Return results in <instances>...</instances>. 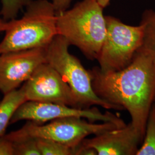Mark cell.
<instances>
[{
    "mask_svg": "<svg viewBox=\"0 0 155 155\" xmlns=\"http://www.w3.org/2000/svg\"><path fill=\"white\" fill-rule=\"evenodd\" d=\"M94 92L101 99L127 110L131 123L144 137L155 95V64L148 54L139 50L130 64L121 70H89Z\"/></svg>",
    "mask_w": 155,
    "mask_h": 155,
    "instance_id": "obj_1",
    "label": "cell"
},
{
    "mask_svg": "<svg viewBox=\"0 0 155 155\" xmlns=\"http://www.w3.org/2000/svg\"><path fill=\"white\" fill-rule=\"evenodd\" d=\"M104 9L96 0H83L57 15L58 35L92 61L97 59L106 35Z\"/></svg>",
    "mask_w": 155,
    "mask_h": 155,
    "instance_id": "obj_2",
    "label": "cell"
},
{
    "mask_svg": "<svg viewBox=\"0 0 155 155\" xmlns=\"http://www.w3.org/2000/svg\"><path fill=\"white\" fill-rule=\"evenodd\" d=\"M25 8L21 18L11 20L0 42V54L45 48L58 35V14L52 2L33 0Z\"/></svg>",
    "mask_w": 155,
    "mask_h": 155,
    "instance_id": "obj_3",
    "label": "cell"
},
{
    "mask_svg": "<svg viewBox=\"0 0 155 155\" xmlns=\"http://www.w3.org/2000/svg\"><path fill=\"white\" fill-rule=\"evenodd\" d=\"M70 43L58 35L47 47V63L61 75L75 94L81 108L100 106L107 110H122V107L101 99L92 86L91 77L77 57L68 51Z\"/></svg>",
    "mask_w": 155,
    "mask_h": 155,
    "instance_id": "obj_4",
    "label": "cell"
},
{
    "mask_svg": "<svg viewBox=\"0 0 155 155\" xmlns=\"http://www.w3.org/2000/svg\"><path fill=\"white\" fill-rule=\"evenodd\" d=\"M105 18L106 35L97 61L102 72L117 71L130 64L141 47L144 27L129 25L113 16Z\"/></svg>",
    "mask_w": 155,
    "mask_h": 155,
    "instance_id": "obj_5",
    "label": "cell"
},
{
    "mask_svg": "<svg viewBox=\"0 0 155 155\" xmlns=\"http://www.w3.org/2000/svg\"><path fill=\"white\" fill-rule=\"evenodd\" d=\"M122 127L112 122L97 124L77 117L58 118L42 125L28 121L21 129L9 133L13 136H31L50 139L76 148L91 134Z\"/></svg>",
    "mask_w": 155,
    "mask_h": 155,
    "instance_id": "obj_6",
    "label": "cell"
},
{
    "mask_svg": "<svg viewBox=\"0 0 155 155\" xmlns=\"http://www.w3.org/2000/svg\"><path fill=\"white\" fill-rule=\"evenodd\" d=\"M67 117L83 118L91 122H112L122 127L126 125L118 116L109 111L102 113L97 107L78 108L59 104L33 101H26L17 108L12 116L10 125L22 120L42 124Z\"/></svg>",
    "mask_w": 155,
    "mask_h": 155,
    "instance_id": "obj_7",
    "label": "cell"
},
{
    "mask_svg": "<svg viewBox=\"0 0 155 155\" xmlns=\"http://www.w3.org/2000/svg\"><path fill=\"white\" fill-rule=\"evenodd\" d=\"M22 86L27 101L51 102L81 108L69 85L47 63L40 64Z\"/></svg>",
    "mask_w": 155,
    "mask_h": 155,
    "instance_id": "obj_8",
    "label": "cell"
},
{
    "mask_svg": "<svg viewBox=\"0 0 155 155\" xmlns=\"http://www.w3.org/2000/svg\"><path fill=\"white\" fill-rule=\"evenodd\" d=\"M47 47L0 54V91L4 95L18 89L38 67L47 63Z\"/></svg>",
    "mask_w": 155,
    "mask_h": 155,
    "instance_id": "obj_9",
    "label": "cell"
},
{
    "mask_svg": "<svg viewBox=\"0 0 155 155\" xmlns=\"http://www.w3.org/2000/svg\"><path fill=\"white\" fill-rule=\"evenodd\" d=\"M143 137L131 122L124 127L106 131L81 145L93 148L98 155H136Z\"/></svg>",
    "mask_w": 155,
    "mask_h": 155,
    "instance_id": "obj_10",
    "label": "cell"
},
{
    "mask_svg": "<svg viewBox=\"0 0 155 155\" xmlns=\"http://www.w3.org/2000/svg\"><path fill=\"white\" fill-rule=\"evenodd\" d=\"M26 101L23 86L4 95V98L0 101V137L5 134L6 129L10 125L12 116L17 108Z\"/></svg>",
    "mask_w": 155,
    "mask_h": 155,
    "instance_id": "obj_11",
    "label": "cell"
},
{
    "mask_svg": "<svg viewBox=\"0 0 155 155\" xmlns=\"http://www.w3.org/2000/svg\"><path fill=\"white\" fill-rule=\"evenodd\" d=\"M140 24L144 27V39L139 50L148 54L155 64V11L145 10Z\"/></svg>",
    "mask_w": 155,
    "mask_h": 155,
    "instance_id": "obj_12",
    "label": "cell"
},
{
    "mask_svg": "<svg viewBox=\"0 0 155 155\" xmlns=\"http://www.w3.org/2000/svg\"><path fill=\"white\" fill-rule=\"evenodd\" d=\"M136 155H155V107L150 111L141 146Z\"/></svg>",
    "mask_w": 155,
    "mask_h": 155,
    "instance_id": "obj_13",
    "label": "cell"
},
{
    "mask_svg": "<svg viewBox=\"0 0 155 155\" xmlns=\"http://www.w3.org/2000/svg\"><path fill=\"white\" fill-rule=\"evenodd\" d=\"M41 155H75L76 148L52 140L36 138Z\"/></svg>",
    "mask_w": 155,
    "mask_h": 155,
    "instance_id": "obj_14",
    "label": "cell"
},
{
    "mask_svg": "<svg viewBox=\"0 0 155 155\" xmlns=\"http://www.w3.org/2000/svg\"><path fill=\"white\" fill-rule=\"evenodd\" d=\"M5 135L13 142L15 155H41L36 138L31 136H13L9 134Z\"/></svg>",
    "mask_w": 155,
    "mask_h": 155,
    "instance_id": "obj_15",
    "label": "cell"
},
{
    "mask_svg": "<svg viewBox=\"0 0 155 155\" xmlns=\"http://www.w3.org/2000/svg\"><path fill=\"white\" fill-rule=\"evenodd\" d=\"M33 0H1L2 8L0 16L6 21L16 19L22 8H25Z\"/></svg>",
    "mask_w": 155,
    "mask_h": 155,
    "instance_id": "obj_16",
    "label": "cell"
},
{
    "mask_svg": "<svg viewBox=\"0 0 155 155\" xmlns=\"http://www.w3.org/2000/svg\"><path fill=\"white\" fill-rule=\"evenodd\" d=\"M0 155H15L13 142L5 134L0 137Z\"/></svg>",
    "mask_w": 155,
    "mask_h": 155,
    "instance_id": "obj_17",
    "label": "cell"
},
{
    "mask_svg": "<svg viewBox=\"0 0 155 155\" xmlns=\"http://www.w3.org/2000/svg\"><path fill=\"white\" fill-rule=\"evenodd\" d=\"M11 25V21H6L2 18H0V33L2 32H5L9 28Z\"/></svg>",
    "mask_w": 155,
    "mask_h": 155,
    "instance_id": "obj_18",
    "label": "cell"
},
{
    "mask_svg": "<svg viewBox=\"0 0 155 155\" xmlns=\"http://www.w3.org/2000/svg\"><path fill=\"white\" fill-rule=\"evenodd\" d=\"M104 8H105L107 6L109 5L110 2V0H96Z\"/></svg>",
    "mask_w": 155,
    "mask_h": 155,
    "instance_id": "obj_19",
    "label": "cell"
},
{
    "mask_svg": "<svg viewBox=\"0 0 155 155\" xmlns=\"http://www.w3.org/2000/svg\"><path fill=\"white\" fill-rule=\"evenodd\" d=\"M153 105L154 106V107H155V98H154V100H153Z\"/></svg>",
    "mask_w": 155,
    "mask_h": 155,
    "instance_id": "obj_20",
    "label": "cell"
}]
</instances>
